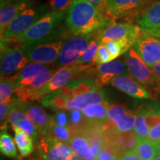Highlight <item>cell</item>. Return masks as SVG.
Masks as SVG:
<instances>
[{"label": "cell", "mask_w": 160, "mask_h": 160, "mask_svg": "<svg viewBox=\"0 0 160 160\" xmlns=\"http://www.w3.org/2000/svg\"><path fill=\"white\" fill-rule=\"evenodd\" d=\"M110 82L117 89L136 99H147L151 97L150 93L147 90L139 85L129 76L125 75L115 77L111 79Z\"/></svg>", "instance_id": "17"}, {"label": "cell", "mask_w": 160, "mask_h": 160, "mask_svg": "<svg viewBox=\"0 0 160 160\" xmlns=\"http://www.w3.org/2000/svg\"><path fill=\"white\" fill-rule=\"evenodd\" d=\"M22 108L28 117L35 124L40 134L42 136L48 134L50 130L54 124L53 117L49 116L37 104L24 102Z\"/></svg>", "instance_id": "15"}, {"label": "cell", "mask_w": 160, "mask_h": 160, "mask_svg": "<svg viewBox=\"0 0 160 160\" xmlns=\"http://www.w3.org/2000/svg\"><path fill=\"white\" fill-rule=\"evenodd\" d=\"M157 142H160V138H159V140H158V141Z\"/></svg>", "instance_id": "49"}, {"label": "cell", "mask_w": 160, "mask_h": 160, "mask_svg": "<svg viewBox=\"0 0 160 160\" xmlns=\"http://www.w3.org/2000/svg\"><path fill=\"white\" fill-rule=\"evenodd\" d=\"M69 145L75 153L88 160H96L100 149L94 135L87 127L74 132Z\"/></svg>", "instance_id": "13"}, {"label": "cell", "mask_w": 160, "mask_h": 160, "mask_svg": "<svg viewBox=\"0 0 160 160\" xmlns=\"http://www.w3.org/2000/svg\"><path fill=\"white\" fill-rule=\"evenodd\" d=\"M110 105L107 101L102 103L89 105L81 111L90 123L100 125L106 121Z\"/></svg>", "instance_id": "22"}, {"label": "cell", "mask_w": 160, "mask_h": 160, "mask_svg": "<svg viewBox=\"0 0 160 160\" xmlns=\"http://www.w3.org/2000/svg\"><path fill=\"white\" fill-rule=\"evenodd\" d=\"M0 2H1V8H3L4 6L8 5L9 0H0Z\"/></svg>", "instance_id": "45"}, {"label": "cell", "mask_w": 160, "mask_h": 160, "mask_svg": "<svg viewBox=\"0 0 160 160\" xmlns=\"http://www.w3.org/2000/svg\"><path fill=\"white\" fill-rule=\"evenodd\" d=\"M20 99H21L18 97L13 98L10 102L0 105V121H1L2 131H5L7 122H8V119L9 113H11V110L17 105Z\"/></svg>", "instance_id": "33"}, {"label": "cell", "mask_w": 160, "mask_h": 160, "mask_svg": "<svg viewBox=\"0 0 160 160\" xmlns=\"http://www.w3.org/2000/svg\"><path fill=\"white\" fill-rule=\"evenodd\" d=\"M59 33H52L42 39L22 45L25 49L29 62L43 65H51L59 59L64 45V39Z\"/></svg>", "instance_id": "3"}, {"label": "cell", "mask_w": 160, "mask_h": 160, "mask_svg": "<svg viewBox=\"0 0 160 160\" xmlns=\"http://www.w3.org/2000/svg\"><path fill=\"white\" fill-rule=\"evenodd\" d=\"M146 122L150 130L160 122V102H151L144 106Z\"/></svg>", "instance_id": "27"}, {"label": "cell", "mask_w": 160, "mask_h": 160, "mask_svg": "<svg viewBox=\"0 0 160 160\" xmlns=\"http://www.w3.org/2000/svg\"><path fill=\"white\" fill-rule=\"evenodd\" d=\"M16 85L12 77L1 78L0 82V102L8 103L11 101L12 95L15 93Z\"/></svg>", "instance_id": "28"}, {"label": "cell", "mask_w": 160, "mask_h": 160, "mask_svg": "<svg viewBox=\"0 0 160 160\" xmlns=\"http://www.w3.org/2000/svg\"><path fill=\"white\" fill-rule=\"evenodd\" d=\"M68 116L69 127L73 133L85 128L88 124H90L89 122L86 119L82 112L79 109L71 110L68 111Z\"/></svg>", "instance_id": "30"}, {"label": "cell", "mask_w": 160, "mask_h": 160, "mask_svg": "<svg viewBox=\"0 0 160 160\" xmlns=\"http://www.w3.org/2000/svg\"><path fill=\"white\" fill-rule=\"evenodd\" d=\"M23 160H30V159H23Z\"/></svg>", "instance_id": "50"}, {"label": "cell", "mask_w": 160, "mask_h": 160, "mask_svg": "<svg viewBox=\"0 0 160 160\" xmlns=\"http://www.w3.org/2000/svg\"><path fill=\"white\" fill-rule=\"evenodd\" d=\"M129 73L138 82L146 86L157 85L160 80L156 73L138 55L132 48L125 53L124 57Z\"/></svg>", "instance_id": "11"}, {"label": "cell", "mask_w": 160, "mask_h": 160, "mask_svg": "<svg viewBox=\"0 0 160 160\" xmlns=\"http://www.w3.org/2000/svg\"><path fill=\"white\" fill-rule=\"evenodd\" d=\"M151 160H160V156H157V157L153 158V159H151Z\"/></svg>", "instance_id": "48"}, {"label": "cell", "mask_w": 160, "mask_h": 160, "mask_svg": "<svg viewBox=\"0 0 160 160\" xmlns=\"http://www.w3.org/2000/svg\"><path fill=\"white\" fill-rule=\"evenodd\" d=\"M91 35H78L65 42L60 52L56 67L62 68L73 65L83 55L91 42Z\"/></svg>", "instance_id": "7"}, {"label": "cell", "mask_w": 160, "mask_h": 160, "mask_svg": "<svg viewBox=\"0 0 160 160\" xmlns=\"http://www.w3.org/2000/svg\"><path fill=\"white\" fill-rule=\"evenodd\" d=\"M105 46L108 51L113 61L120 55L125 53L128 51H129L133 45L127 40H119V41L108 42L105 44Z\"/></svg>", "instance_id": "29"}, {"label": "cell", "mask_w": 160, "mask_h": 160, "mask_svg": "<svg viewBox=\"0 0 160 160\" xmlns=\"http://www.w3.org/2000/svg\"><path fill=\"white\" fill-rule=\"evenodd\" d=\"M86 0H75L67 11L65 22L69 31L74 36L90 34L113 23Z\"/></svg>", "instance_id": "1"}, {"label": "cell", "mask_w": 160, "mask_h": 160, "mask_svg": "<svg viewBox=\"0 0 160 160\" xmlns=\"http://www.w3.org/2000/svg\"><path fill=\"white\" fill-rule=\"evenodd\" d=\"M42 160H73L75 152L68 143L49 136H42L37 143Z\"/></svg>", "instance_id": "10"}, {"label": "cell", "mask_w": 160, "mask_h": 160, "mask_svg": "<svg viewBox=\"0 0 160 160\" xmlns=\"http://www.w3.org/2000/svg\"><path fill=\"white\" fill-rule=\"evenodd\" d=\"M75 0H49L48 5L53 11L65 12L68 10Z\"/></svg>", "instance_id": "36"}, {"label": "cell", "mask_w": 160, "mask_h": 160, "mask_svg": "<svg viewBox=\"0 0 160 160\" xmlns=\"http://www.w3.org/2000/svg\"><path fill=\"white\" fill-rule=\"evenodd\" d=\"M17 128H19V129H21L22 131H23L25 133L30 136L33 139L34 143H37V137L39 131H38L35 124L28 117L21 120L19 123L18 124Z\"/></svg>", "instance_id": "34"}, {"label": "cell", "mask_w": 160, "mask_h": 160, "mask_svg": "<svg viewBox=\"0 0 160 160\" xmlns=\"http://www.w3.org/2000/svg\"><path fill=\"white\" fill-rule=\"evenodd\" d=\"M64 17L65 12H49L22 35L11 40L1 39V43L2 44V45L4 48H6L8 45L11 42L17 43L18 45H22L30 42L42 39L48 37L54 33Z\"/></svg>", "instance_id": "4"}, {"label": "cell", "mask_w": 160, "mask_h": 160, "mask_svg": "<svg viewBox=\"0 0 160 160\" xmlns=\"http://www.w3.org/2000/svg\"><path fill=\"white\" fill-rule=\"evenodd\" d=\"M142 33L143 34L152 36V37H154L160 39V29L151 30V31H145V30H142Z\"/></svg>", "instance_id": "42"}, {"label": "cell", "mask_w": 160, "mask_h": 160, "mask_svg": "<svg viewBox=\"0 0 160 160\" xmlns=\"http://www.w3.org/2000/svg\"><path fill=\"white\" fill-rule=\"evenodd\" d=\"M86 1L91 3L92 5H94L98 10L102 11V10L104 5H105L107 0H86Z\"/></svg>", "instance_id": "41"}, {"label": "cell", "mask_w": 160, "mask_h": 160, "mask_svg": "<svg viewBox=\"0 0 160 160\" xmlns=\"http://www.w3.org/2000/svg\"><path fill=\"white\" fill-rule=\"evenodd\" d=\"M119 160H142L135 153L134 151L126 152L119 157Z\"/></svg>", "instance_id": "40"}, {"label": "cell", "mask_w": 160, "mask_h": 160, "mask_svg": "<svg viewBox=\"0 0 160 160\" xmlns=\"http://www.w3.org/2000/svg\"><path fill=\"white\" fill-rule=\"evenodd\" d=\"M142 34V30L139 25L128 23H111L101 32L99 43L105 45L111 41L127 40L134 45Z\"/></svg>", "instance_id": "9"}, {"label": "cell", "mask_w": 160, "mask_h": 160, "mask_svg": "<svg viewBox=\"0 0 160 160\" xmlns=\"http://www.w3.org/2000/svg\"><path fill=\"white\" fill-rule=\"evenodd\" d=\"M73 135V132L70 127H64L54 123L50 130L48 134L46 136H49L60 142L69 144Z\"/></svg>", "instance_id": "32"}, {"label": "cell", "mask_w": 160, "mask_h": 160, "mask_svg": "<svg viewBox=\"0 0 160 160\" xmlns=\"http://www.w3.org/2000/svg\"><path fill=\"white\" fill-rule=\"evenodd\" d=\"M0 151L6 157L16 158L18 156L15 140H13L6 131H2L0 134Z\"/></svg>", "instance_id": "26"}, {"label": "cell", "mask_w": 160, "mask_h": 160, "mask_svg": "<svg viewBox=\"0 0 160 160\" xmlns=\"http://www.w3.org/2000/svg\"><path fill=\"white\" fill-rule=\"evenodd\" d=\"M137 24L145 31L160 29V0L153 2L140 14Z\"/></svg>", "instance_id": "20"}, {"label": "cell", "mask_w": 160, "mask_h": 160, "mask_svg": "<svg viewBox=\"0 0 160 160\" xmlns=\"http://www.w3.org/2000/svg\"><path fill=\"white\" fill-rule=\"evenodd\" d=\"M105 137L120 157L126 152L134 151L138 140L133 131L116 134L105 133Z\"/></svg>", "instance_id": "18"}, {"label": "cell", "mask_w": 160, "mask_h": 160, "mask_svg": "<svg viewBox=\"0 0 160 160\" xmlns=\"http://www.w3.org/2000/svg\"><path fill=\"white\" fill-rule=\"evenodd\" d=\"M134 151L142 160H151L158 156L156 142L151 141L148 138H138Z\"/></svg>", "instance_id": "24"}, {"label": "cell", "mask_w": 160, "mask_h": 160, "mask_svg": "<svg viewBox=\"0 0 160 160\" xmlns=\"http://www.w3.org/2000/svg\"><path fill=\"white\" fill-rule=\"evenodd\" d=\"M22 1H30V0H9V4L16 2H22Z\"/></svg>", "instance_id": "47"}, {"label": "cell", "mask_w": 160, "mask_h": 160, "mask_svg": "<svg viewBox=\"0 0 160 160\" xmlns=\"http://www.w3.org/2000/svg\"><path fill=\"white\" fill-rule=\"evenodd\" d=\"M1 78L15 75L29 62L22 46H12L1 50L0 55Z\"/></svg>", "instance_id": "8"}, {"label": "cell", "mask_w": 160, "mask_h": 160, "mask_svg": "<svg viewBox=\"0 0 160 160\" xmlns=\"http://www.w3.org/2000/svg\"><path fill=\"white\" fill-rule=\"evenodd\" d=\"M32 1L16 2L1 8L0 10V33H3L9 24L25 9L31 8Z\"/></svg>", "instance_id": "21"}, {"label": "cell", "mask_w": 160, "mask_h": 160, "mask_svg": "<svg viewBox=\"0 0 160 160\" xmlns=\"http://www.w3.org/2000/svg\"><path fill=\"white\" fill-rule=\"evenodd\" d=\"M99 46V42H97V40H91L88 48L73 65L79 66V67L82 68L85 70L89 69L90 68H91L92 65L95 64L94 60Z\"/></svg>", "instance_id": "25"}, {"label": "cell", "mask_w": 160, "mask_h": 160, "mask_svg": "<svg viewBox=\"0 0 160 160\" xmlns=\"http://www.w3.org/2000/svg\"><path fill=\"white\" fill-rule=\"evenodd\" d=\"M53 70L51 65H43L37 62H30L15 75L11 76L16 85V90L19 88L27 87L38 75Z\"/></svg>", "instance_id": "16"}, {"label": "cell", "mask_w": 160, "mask_h": 160, "mask_svg": "<svg viewBox=\"0 0 160 160\" xmlns=\"http://www.w3.org/2000/svg\"><path fill=\"white\" fill-rule=\"evenodd\" d=\"M157 0H107L102 13L110 19L127 18L142 13Z\"/></svg>", "instance_id": "6"}, {"label": "cell", "mask_w": 160, "mask_h": 160, "mask_svg": "<svg viewBox=\"0 0 160 160\" xmlns=\"http://www.w3.org/2000/svg\"><path fill=\"white\" fill-rule=\"evenodd\" d=\"M106 99L105 92L101 88L82 93H74L64 87L42 98L40 102L44 107L57 111L60 110H82L89 105L105 102L107 101Z\"/></svg>", "instance_id": "2"}, {"label": "cell", "mask_w": 160, "mask_h": 160, "mask_svg": "<svg viewBox=\"0 0 160 160\" xmlns=\"http://www.w3.org/2000/svg\"><path fill=\"white\" fill-rule=\"evenodd\" d=\"M156 146H157L158 156H160V142H156Z\"/></svg>", "instance_id": "46"}, {"label": "cell", "mask_w": 160, "mask_h": 160, "mask_svg": "<svg viewBox=\"0 0 160 160\" xmlns=\"http://www.w3.org/2000/svg\"><path fill=\"white\" fill-rule=\"evenodd\" d=\"M149 68L154 72L156 75L157 76V77L159 78V79L160 80V62H158L157 64H155V65L150 66Z\"/></svg>", "instance_id": "43"}, {"label": "cell", "mask_w": 160, "mask_h": 160, "mask_svg": "<svg viewBox=\"0 0 160 160\" xmlns=\"http://www.w3.org/2000/svg\"><path fill=\"white\" fill-rule=\"evenodd\" d=\"M14 131L16 145L21 157H26L31 155L34 149V142L32 138L19 128L13 127Z\"/></svg>", "instance_id": "23"}, {"label": "cell", "mask_w": 160, "mask_h": 160, "mask_svg": "<svg viewBox=\"0 0 160 160\" xmlns=\"http://www.w3.org/2000/svg\"><path fill=\"white\" fill-rule=\"evenodd\" d=\"M73 160H88L85 159V158L82 157V156H80L78 154V153H74V157H73Z\"/></svg>", "instance_id": "44"}, {"label": "cell", "mask_w": 160, "mask_h": 160, "mask_svg": "<svg viewBox=\"0 0 160 160\" xmlns=\"http://www.w3.org/2000/svg\"><path fill=\"white\" fill-rule=\"evenodd\" d=\"M119 157L120 156L106 139V142L97 154L96 160H119Z\"/></svg>", "instance_id": "35"}, {"label": "cell", "mask_w": 160, "mask_h": 160, "mask_svg": "<svg viewBox=\"0 0 160 160\" xmlns=\"http://www.w3.org/2000/svg\"><path fill=\"white\" fill-rule=\"evenodd\" d=\"M133 48L148 67L160 62V39L158 38L142 34Z\"/></svg>", "instance_id": "14"}, {"label": "cell", "mask_w": 160, "mask_h": 160, "mask_svg": "<svg viewBox=\"0 0 160 160\" xmlns=\"http://www.w3.org/2000/svg\"><path fill=\"white\" fill-rule=\"evenodd\" d=\"M95 71L97 72L99 83L102 84L110 82L115 77L125 76L129 73L126 64L118 60L97 65Z\"/></svg>", "instance_id": "19"}, {"label": "cell", "mask_w": 160, "mask_h": 160, "mask_svg": "<svg viewBox=\"0 0 160 160\" xmlns=\"http://www.w3.org/2000/svg\"><path fill=\"white\" fill-rule=\"evenodd\" d=\"M53 122L58 125L69 127V116L68 112L64 110L56 111L55 114L53 116Z\"/></svg>", "instance_id": "38"}, {"label": "cell", "mask_w": 160, "mask_h": 160, "mask_svg": "<svg viewBox=\"0 0 160 160\" xmlns=\"http://www.w3.org/2000/svg\"><path fill=\"white\" fill-rule=\"evenodd\" d=\"M84 71L86 70L76 65L60 68L55 72L48 82L37 92L33 100L41 99L45 96L65 87L71 82L73 78Z\"/></svg>", "instance_id": "12"}, {"label": "cell", "mask_w": 160, "mask_h": 160, "mask_svg": "<svg viewBox=\"0 0 160 160\" xmlns=\"http://www.w3.org/2000/svg\"><path fill=\"white\" fill-rule=\"evenodd\" d=\"M150 131L151 130H150L148 125L146 122L145 111H144L143 108L142 107L137 111V119H136L135 127L133 131H134L138 138L147 139V138H148Z\"/></svg>", "instance_id": "31"}, {"label": "cell", "mask_w": 160, "mask_h": 160, "mask_svg": "<svg viewBox=\"0 0 160 160\" xmlns=\"http://www.w3.org/2000/svg\"><path fill=\"white\" fill-rule=\"evenodd\" d=\"M47 13L46 5L25 9L9 24L1 34V39L11 40L22 35Z\"/></svg>", "instance_id": "5"}, {"label": "cell", "mask_w": 160, "mask_h": 160, "mask_svg": "<svg viewBox=\"0 0 160 160\" xmlns=\"http://www.w3.org/2000/svg\"><path fill=\"white\" fill-rule=\"evenodd\" d=\"M160 138V122L153 127L151 131H150L148 139L151 141L157 142Z\"/></svg>", "instance_id": "39"}, {"label": "cell", "mask_w": 160, "mask_h": 160, "mask_svg": "<svg viewBox=\"0 0 160 160\" xmlns=\"http://www.w3.org/2000/svg\"><path fill=\"white\" fill-rule=\"evenodd\" d=\"M112 61L111 55H110L108 51L106 48L105 45H100L99 48L97 50V54H96L94 63L97 65H101V64L107 63Z\"/></svg>", "instance_id": "37"}]
</instances>
